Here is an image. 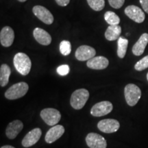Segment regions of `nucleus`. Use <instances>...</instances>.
<instances>
[{"mask_svg": "<svg viewBox=\"0 0 148 148\" xmlns=\"http://www.w3.org/2000/svg\"><path fill=\"white\" fill-rule=\"evenodd\" d=\"M14 39V32L12 28L5 26L1 29L0 32V42L1 45L8 47L12 45Z\"/></svg>", "mask_w": 148, "mask_h": 148, "instance_id": "nucleus-13", "label": "nucleus"}, {"mask_svg": "<svg viewBox=\"0 0 148 148\" xmlns=\"http://www.w3.org/2000/svg\"><path fill=\"white\" fill-rule=\"evenodd\" d=\"M23 128V123L19 120L10 122L5 130V134L9 139H14Z\"/></svg>", "mask_w": 148, "mask_h": 148, "instance_id": "nucleus-15", "label": "nucleus"}, {"mask_svg": "<svg viewBox=\"0 0 148 148\" xmlns=\"http://www.w3.org/2000/svg\"><path fill=\"white\" fill-rule=\"evenodd\" d=\"M42 132L39 127L32 130L25 135L22 140V145L24 147H29L36 144L41 137Z\"/></svg>", "mask_w": 148, "mask_h": 148, "instance_id": "nucleus-12", "label": "nucleus"}, {"mask_svg": "<svg viewBox=\"0 0 148 148\" xmlns=\"http://www.w3.org/2000/svg\"><path fill=\"white\" fill-rule=\"evenodd\" d=\"M86 142L90 148H106V139L97 133L90 132L86 137Z\"/></svg>", "mask_w": 148, "mask_h": 148, "instance_id": "nucleus-9", "label": "nucleus"}, {"mask_svg": "<svg viewBox=\"0 0 148 148\" xmlns=\"http://www.w3.org/2000/svg\"><path fill=\"white\" fill-rule=\"evenodd\" d=\"M121 33V27L119 25H110L106 29L105 32V37L108 40L112 41L119 39Z\"/></svg>", "mask_w": 148, "mask_h": 148, "instance_id": "nucleus-19", "label": "nucleus"}, {"mask_svg": "<svg viewBox=\"0 0 148 148\" xmlns=\"http://www.w3.org/2000/svg\"><path fill=\"white\" fill-rule=\"evenodd\" d=\"M56 2L60 6H66L69 3L70 0H56Z\"/></svg>", "mask_w": 148, "mask_h": 148, "instance_id": "nucleus-29", "label": "nucleus"}, {"mask_svg": "<svg viewBox=\"0 0 148 148\" xmlns=\"http://www.w3.org/2000/svg\"><path fill=\"white\" fill-rule=\"evenodd\" d=\"M1 148H15V147H12V146L11 145H4V146H2Z\"/></svg>", "mask_w": 148, "mask_h": 148, "instance_id": "nucleus-30", "label": "nucleus"}, {"mask_svg": "<svg viewBox=\"0 0 148 148\" xmlns=\"http://www.w3.org/2000/svg\"><path fill=\"white\" fill-rule=\"evenodd\" d=\"M32 12L38 19L47 25H51L53 22V16L45 7L42 5H35L33 7Z\"/></svg>", "mask_w": 148, "mask_h": 148, "instance_id": "nucleus-7", "label": "nucleus"}, {"mask_svg": "<svg viewBox=\"0 0 148 148\" xmlns=\"http://www.w3.org/2000/svg\"><path fill=\"white\" fill-rule=\"evenodd\" d=\"M124 12L126 16L136 23H143L145 18V15L143 11L136 5H128L125 8Z\"/></svg>", "mask_w": 148, "mask_h": 148, "instance_id": "nucleus-10", "label": "nucleus"}, {"mask_svg": "<svg viewBox=\"0 0 148 148\" xmlns=\"http://www.w3.org/2000/svg\"><path fill=\"white\" fill-rule=\"evenodd\" d=\"M113 106L108 101H103L97 103L90 109V114L94 116H102L110 113Z\"/></svg>", "mask_w": 148, "mask_h": 148, "instance_id": "nucleus-6", "label": "nucleus"}, {"mask_svg": "<svg viewBox=\"0 0 148 148\" xmlns=\"http://www.w3.org/2000/svg\"><path fill=\"white\" fill-rule=\"evenodd\" d=\"M90 8L93 10L100 11L105 6V0H86Z\"/></svg>", "mask_w": 148, "mask_h": 148, "instance_id": "nucleus-23", "label": "nucleus"}, {"mask_svg": "<svg viewBox=\"0 0 148 148\" xmlns=\"http://www.w3.org/2000/svg\"><path fill=\"white\" fill-rule=\"evenodd\" d=\"M29 86L26 82H21L11 86L5 92V97L8 99H16L25 95L28 91Z\"/></svg>", "mask_w": 148, "mask_h": 148, "instance_id": "nucleus-3", "label": "nucleus"}, {"mask_svg": "<svg viewBox=\"0 0 148 148\" xmlns=\"http://www.w3.org/2000/svg\"><path fill=\"white\" fill-rule=\"evenodd\" d=\"M14 67L22 75H27L29 73L32 66V62L29 56L24 53H17L13 59Z\"/></svg>", "mask_w": 148, "mask_h": 148, "instance_id": "nucleus-1", "label": "nucleus"}, {"mask_svg": "<svg viewBox=\"0 0 148 148\" xmlns=\"http://www.w3.org/2000/svg\"><path fill=\"white\" fill-rule=\"evenodd\" d=\"M89 97V92L85 88H79L72 93L70 103L75 110H80L84 106Z\"/></svg>", "mask_w": 148, "mask_h": 148, "instance_id": "nucleus-2", "label": "nucleus"}, {"mask_svg": "<svg viewBox=\"0 0 148 148\" xmlns=\"http://www.w3.org/2000/svg\"><path fill=\"white\" fill-rule=\"evenodd\" d=\"M40 116L48 125L54 126L60 121L61 114L56 109L48 108L41 110Z\"/></svg>", "mask_w": 148, "mask_h": 148, "instance_id": "nucleus-5", "label": "nucleus"}, {"mask_svg": "<svg viewBox=\"0 0 148 148\" xmlns=\"http://www.w3.org/2000/svg\"><path fill=\"white\" fill-rule=\"evenodd\" d=\"M108 2L111 7L115 9H119L123 5L125 0H108Z\"/></svg>", "mask_w": 148, "mask_h": 148, "instance_id": "nucleus-27", "label": "nucleus"}, {"mask_svg": "<svg viewBox=\"0 0 148 148\" xmlns=\"http://www.w3.org/2000/svg\"><path fill=\"white\" fill-rule=\"evenodd\" d=\"M147 80H148V73L147 74Z\"/></svg>", "mask_w": 148, "mask_h": 148, "instance_id": "nucleus-32", "label": "nucleus"}, {"mask_svg": "<svg viewBox=\"0 0 148 148\" xmlns=\"http://www.w3.org/2000/svg\"><path fill=\"white\" fill-rule=\"evenodd\" d=\"M117 55L120 58H123L126 54L127 45H128V40L120 36L117 42Z\"/></svg>", "mask_w": 148, "mask_h": 148, "instance_id": "nucleus-21", "label": "nucleus"}, {"mask_svg": "<svg viewBox=\"0 0 148 148\" xmlns=\"http://www.w3.org/2000/svg\"><path fill=\"white\" fill-rule=\"evenodd\" d=\"M97 127L101 132L104 133L115 132L120 127L119 122L116 119H106L98 122Z\"/></svg>", "mask_w": 148, "mask_h": 148, "instance_id": "nucleus-8", "label": "nucleus"}, {"mask_svg": "<svg viewBox=\"0 0 148 148\" xmlns=\"http://www.w3.org/2000/svg\"><path fill=\"white\" fill-rule=\"evenodd\" d=\"M148 43V34L143 33L132 47V53L135 56L142 55Z\"/></svg>", "mask_w": 148, "mask_h": 148, "instance_id": "nucleus-18", "label": "nucleus"}, {"mask_svg": "<svg viewBox=\"0 0 148 148\" xmlns=\"http://www.w3.org/2000/svg\"><path fill=\"white\" fill-rule=\"evenodd\" d=\"M34 38L38 43L42 45H49L51 42V36L43 29L36 27L33 32Z\"/></svg>", "mask_w": 148, "mask_h": 148, "instance_id": "nucleus-17", "label": "nucleus"}, {"mask_svg": "<svg viewBox=\"0 0 148 148\" xmlns=\"http://www.w3.org/2000/svg\"><path fill=\"white\" fill-rule=\"evenodd\" d=\"M109 64V61L104 56H96L90 60H88L86 62V65L88 68L91 69L101 70L107 68Z\"/></svg>", "mask_w": 148, "mask_h": 148, "instance_id": "nucleus-16", "label": "nucleus"}, {"mask_svg": "<svg viewBox=\"0 0 148 148\" xmlns=\"http://www.w3.org/2000/svg\"><path fill=\"white\" fill-rule=\"evenodd\" d=\"M70 68L67 64H62L57 68V73L61 76H64L69 73Z\"/></svg>", "mask_w": 148, "mask_h": 148, "instance_id": "nucleus-26", "label": "nucleus"}, {"mask_svg": "<svg viewBox=\"0 0 148 148\" xmlns=\"http://www.w3.org/2000/svg\"><path fill=\"white\" fill-rule=\"evenodd\" d=\"M60 51L63 56L70 54L71 51V42L68 40H62L60 43Z\"/></svg>", "mask_w": 148, "mask_h": 148, "instance_id": "nucleus-24", "label": "nucleus"}, {"mask_svg": "<svg viewBox=\"0 0 148 148\" xmlns=\"http://www.w3.org/2000/svg\"><path fill=\"white\" fill-rule=\"evenodd\" d=\"M64 132V127L61 125H56L47 132L45 140L46 143H52L60 138Z\"/></svg>", "mask_w": 148, "mask_h": 148, "instance_id": "nucleus-14", "label": "nucleus"}, {"mask_svg": "<svg viewBox=\"0 0 148 148\" xmlns=\"http://www.w3.org/2000/svg\"><path fill=\"white\" fill-rule=\"evenodd\" d=\"M139 1L143 10L148 14V0H139Z\"/></svg>", "mask_w": 148, "mask_h": 148, "instance_id": "nucleus-28", "label": "nucleus"}, {"mask_svg": "<svg viewBox=\"0 0 148 148\" xmlns=\"http://www.w3.org/2000/svg\"><path fill=\"white\" fill-rule=\"evenodd\" d=\"M148 68V55L138 61L134 65V69L136 71H141Z\"/></svg>", "mask_w": 148, "mask_h": 148, "instance_id": "nucleus-25", "label": "nucleus"}, {"mask_svg": "<svg viewBox=\"0 0 148 148\" xmlns=\"http://www.w3.org/2000/svg\"><path fill=\"white\" fill-rule=\"evenodd\" d=\"M11 73L10 66L6 64H3L0 67V85L1 86H5L8 84L9 77Z\"/></svg>", "mask_w": 148, "mask_h": 148, "instance_id": "nucleus-20", "label": "nucleus"}, {"mask_svg": "<svg viewBox=\"0 0 148 148\" xmlns=\"http://www.w3.org/2000/svg\"><path fill=\"white\" fill-rule=\"evenodd\" d=\"M96 51L93 47L88 45H81L75 51V58L79 61L88 60L95 57Z\"/></svg>", "mask_w": 148, "mask_h": 148, "instance_id": "nucleus-11", "label": "nucleus"}, {"mask_svg": "<svg viewBox=\"0 0 148 148\" xmlns=\"http://www.w3.org/2000/svg\"><path fill=\"white\" fill-rule=\"evenodd\" d=\"M104 19L110 25H117L120 23V18L112 11H107L104 14Z\"/></svg>", "mask_w": 148, "mask_h": 148, "instance_id": "nucleus-22", "label": "nucleus"}, {"mask_svg": "<svg viewBox=\"0 0 148 148\" xmlns=\"http://www.w3.org/2000/svg\"><path fill=\"white\" fill-rule=\"evenodd\" d=\"M124 95L127 104L130 106H134L141 97V90L136 85L128 84L125 87Z\"/></svg>", "mask_w": 148, "mask_h": 148, "instance_id": "nucleus-4", "label": "nucleus"}, {"mask_svg": "<svg viewBox=\"0 0 148 148\" xmlns=\"http://www.w3.org/2000/svg\"><path fill=\"white\" fill-rule=\"evenodd\" d=\"M18 1H21V2H24V1H27V0H18Z\"/></svg>", "mask_w": 148, "mask_h": 148, "instance_id": "nucleus-31", "label": "nucleus"}]
</instances>
